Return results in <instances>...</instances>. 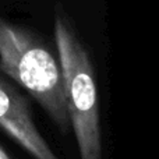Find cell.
I'll list each match as a JSON object with an SVG mask.
<instances>
[{"mask_svg": "<svg viewBox=\"0 0 159 159\" xmlns=\"http://www.w3.org/2000/svg\"><path fill=\"white\" fill-rule=\"evenodd\" d=\"M0 129L34 159H59L30 113L28 102L13 84L0 75Z\"/></svg>", "mask_w": 159, "mask_h": 159, "instance_id": "3", "label": "cell"}, {"mask_svg": "<svg viewBox=\"0 0 159 159\" xmlns=\"http://www.w3.org/2000/svg\"><path fill=\"white\" fill-rule=\"evenodd\" d=\"M0 70L36 99L52 121L71 129L60 61L34 34L0 20Z\"/></svg>", "mask_w": 159, "mask_h": 159, "instance_id": "1", "label": "cell"}, {"mask_svg": "<svg viewBox=\"0 0 159 159\" xmlns=\"http://www.w3.org/2000/svg\"><path fill=\"white\" fill-rule=\"evenodd\" d=\"M55 39L80 159H102L98 92L91 59L82 42L60 16L55 20Z\"/></svg>", "mask_w": 159, "mask_h": 159, "instance_id": "2", "label": "cell"}, {"mask_svg": "<svg viewBox=\"0 0 159 159\" xmlns=\"http://www.w3.org/2000/svg\"><path fill=\"white\" fill-rule=\"evenodd\" d=\"M0 159H11V157L7 154V151L2 145H0Z\"/></svg>", "mask_w": 159, "mask_h": 159, "instance_id": "4", "label": "cell"}]
</instances>
